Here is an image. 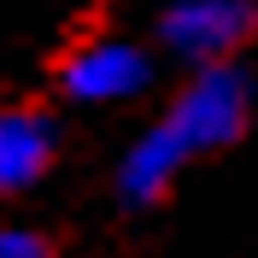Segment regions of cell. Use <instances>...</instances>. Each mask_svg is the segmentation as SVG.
Here are the masks:
<instances>
[{"label": "cell", "mask_w": 258, "mask_h": 258, "mask_svg": "<svg viewBox=\"0 0 258 258\" xmlns=\"http://www.w3.org/2000/svg\"><path fill=\"white\" fill-rule=\"evenodd\" d=\"M246 117H252V77L241 64H206L182 82V94L170 100V112L159 117L176 147L188 159L200 153H223L246 135Z\"/></svg>", "instance_id": "obj_1"}, {"label": "cell", "mask_w": 258, "mask_h": 258, "mask_svg": "<svg viewBox=\"0 0 258 258\" xmlns=\"http://www.w3.org/2000/svg\"><path fill=\"white\" fill-rule=\"evenodd\" d=\"M153 35L188 71L235 64V53L258 35V0H164Z\"/></svg>", "instance_id": "obj_2"}, {"label": "cell", "mask_w": 258, "mask_h": 258, "mask_svg": "<svg viewBox=\"0 0 258 258\" xmlns=\"http://www.w3.org/2000/svg\"><path fill=\"white\" fill-rule=\"evenodd\" d=\"M159 77V59L129 35H94L59 64V94L71 106H129Z\"/></svg>", "instance_id": "obj_3"}, {"label": "cell", "mask_w": 258, "mask_h": 258, "mask_svg": "<svg viewBox=\"0 0 258 258\" xmlns=\"http://www.w3.org/2000/svg\"><path fill=\"white\" fill-rule=\"evenodd\" d=\"M59 159V117L41 106H0V200L30 194Z\"/></svg>", "instance_id": "obj_4"}, {"label": "cell", "mask_w": 258, "mask_h": 258, "mask_svg": "<svg viewBox=\"0 0 258 258\" xmlns=\"http://www.w3.org/2000/svg\"><path fill=\"white\" fill-rule=\"evenodd\" d=\"M182 164H188V153L176 147V135L164 123H147L135 141L123 147V159H117V206L123 211H147V206H159L164 194H170V182L182 176Z\"/></svg>", "instance_id": "obj_5"}, {"label": "cell", "mask_w": 258, "mask_h": 258, "mask_svg": "<svg viewBox=\"0 0 258 258\" xmlns=\"http://www.w3.org/2000/svg\"><path fill=\"white\" fill-rule=\"evenodd\" d=\"M0 258H53V246L35 229H0Z\"/></svg>", "instance_id": "obj_6"}]
</instances>
